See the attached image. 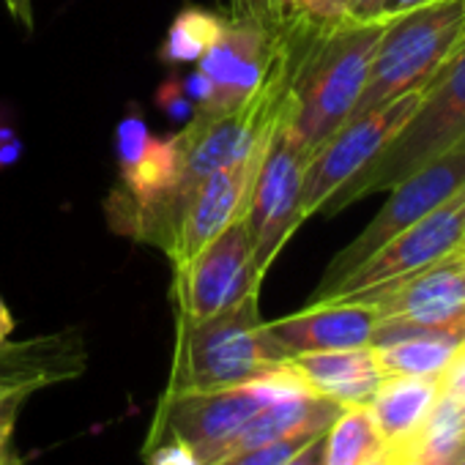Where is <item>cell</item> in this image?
I'll return each mask as SVG.
<instances>
[{"label": "cell", "mask_w": 465, "mask_h": 465, "mask_svg": "<svg viewBox=\"0 0 465 465\" xmlns=\"http://www.w3.org/2000/svg\"><path fill=\"white\" fill-rule=\"evenodd\" d=\"M389 20L312 28L299 53L288 132L312 156L353 113Z\"/></svg>", "instance_id": "6da1fadb"}, {"label": "cell", "mask_w": 465, "mask_h": 465, "mask_svg": "<svg viewBox=\"0 0 465 465\" xmlns=\"http://www.w3.org/2000/svg\"><path fill=\"white\" fill-rule=\"evenodd\" d=\"M258 299L261 293L247 296L203 321L175 318V348L164 394L252 383L291 361L272 340Z\"/></svg>", "instance_id": "7a4b0ae2"}, {"label": "cell", "mask_w": 465, "mask_h": 465, "mask_svg": "<svg viewBox=\"0 0 465 465\" xmlns=\"http://www.w3.org/2000/svg\"><path fill=\"white\" fill-rule=\"evenodd\" d=\"M465 134V39L446 61V66L424 85L421 104L402 126V132L381 151V156L361 170L348 186H342L321 213H337L345 205L389 192L416 167L446 151Z\"/></svg>", "instance_id": "3957f363"}, {"label": "cell", "mask_w": 465, "mask_h": 465, "mask_svg": "<svg viewBox=\"0 0 465 465\" xmlns=\"http://www.w3.org/2000/svg\"><path fill=\"white\" fill-rule=\"evenodd\" d=\"M465 39V0H435L391 17L351 118L424 88ZM348 118V121H351Z\"/></svg>", "instance_id": "277c9868"}, {"label": "cell", "mask_w": 465, "mask_h": 465, "mask_svg": "<svg viewBox=\"0 0 465 465\" xmlns=\"http://www.w3.org/2000/svg\"><path fill=\"white\" fill-rule=\"evenodd\" d=\"M296 394H315V391L291 367V361L252 383L213 389V391L162 394L145 443H156L162 438H178L197 454L203 465H213L250 416H255L263 405L274 400H285Z\"/></svg>", "instance_id": "5b68a950"}, {"label": "cell", "mask_w": 465, "mask_h": 465, "mask_svg": "<svg viewBox=\"0 0 465 465\" xmlns=\"http://www.w3.org/2000/svg\"><path fill=\"white\" fill-rule=\"evenodd\" d=\"M462 186H465V134L389 189V200L383 203V208L370 219V224L345 250H340L331 258L310 302L326 299L340 280H345L359 263H364L372 252H378L391 236H397L400 230H405L416 219L427 216L432 208L446 203Z\"/></svg>", "instance_id": "8992f818"}, {"label": "cell", "mask_w": 465, "mask_h": 465, "mask_svg": "<svg viewBox=\"0 0 465 465\" xmlns=\"http://www.w3.org/2000/svg\"><path fill=\"white\" fill-rule=\"evenodd\" d=\"M285 118L277 124V129L266 143L242 216L252 239L255 266L261 269V274L272 269L277 255L302 227V222H307L302 213V189H304L310 153L293 140Z\"/></svg>", "instance_id": "52a82bcc"}, {"label": "cell", "mask_w": 465, "mask_h": 465, "mask_svg": "<svg viewBox=\"0 0 465 465\" xmlns=\"http://www.w3.org/2000/svg\"><path fill=\"white\" fill-rule=\"evenodd\" d=\"M266 274L255 266V250L244 219L232 222L200 252L173 266V307L181 321H203L247 296L261 293Z\"/></svg>", "instance_id": "ba28073f"}, {"label": "cell", "mask_w": 465, "mask_h": 465, "mask_svg": "<svg viewBox=\"0 0 465 465\" xmlns=\"http://www.w3.org/2000/svg\"><path fill=\"white\" fill-rule=\"evenodd\" d=\"M424 88L411 91L383 107H375L364 115L345 121L307 162L304 189H302V213L310 219L321 213L323 205L348 186L361 170H367L381 151L402 132L416 107L421 104Z\"/></svg>", "instance_id": "9c48e42d"}, {"label": "cell", "mask_w": 465, "mask_h": 465, "mask_svg": "<svg viewBox=\"0 0 465 465\" xmlns=\"http://www.w3.org/2000/svg\"><path fill=\"white\" fill-rule=\"evenodd\" d=\"M462 236H465V186L457 194H451L446 203L432 208L427 216L416 219L413 224L400 230L397 236H391L378 252H372L345 280H340L321 302L351 299L356 293L405 280L438 263L440 258L451 255L454 250H460Z\"/></svg>", "instance_id": "30bf717a"}, {"label": "cell", "mask_w": 465, "mask_h": 465, "mask_svg": "<svg viewBox=\"0 0 465 465\" xmlns=\"http://www.w3.org/2000/svg\"><path fill=\"white\" fill-rule=\"evenodd\" d=\"M277 50V23L263 25L224 17L222 36L197 64V69L213 85V102L203 110H230L242 104L266 77Z\"/></svg>", "instance_id": "8fae6325"}, {"label": "cell", "mask_w": 465, "mask_h": 465, "mask_svg": "<svg viewBox=\"0 0 465 465\" xmlns=\"http://www.w3.org/2000/svg\"><path fill=\"white\" fill-rule=\"evenodd\" d=\"M261 159L263 153L242 164L213 170L189 189L178 213L173 247L167 252L173 266L200 252L222 230H227L232 222H239L244 216L247 197H250L252 178L258 173Z\"/></svg>", "instance_id": "7c38bea8"}, {"label": "cell", "mask_w": 465, "mask_h": 465, "mask_svg": "<svg viewBox=\"0 0 465 465\" xmlns=\"http://www.w3.org/2000/svg\"><path fill=\"white\" fill-rule=\"evenodd\" d=\"M337 302H361L370 304L378 321H413V323H438L465 312V250H454L438 263L381 285L351 299Z\"/></svg>", "instance_id": "4fadbf2b"}, {"label": "cell", "mask_w": 465, "mask_h": 465, "mask_svg": "<svg viewBox=\"0 0 465 465\" xmlns=\"http://www.w3.org/2000/svg\"><path fill=\"white\" fill-rule=\"evenodd\" d=\"M378 315L361 302H315L302 312L266 321L272 340L288 359L318 351L361 348L372 342Z\"/></svg>", "instance_id": "5bb4252c"}, {"label": "cell", "mask_w": 465, "mask_h": 465, "mask_svg": "<svg viewBox=\"0 0 465 465\" xmlns=\"http://www.w3.org/2000/svg\"><path fill=\"white\" fill-rule=\"evenodd\" d=\"M85 367L88 345L77 329L31 337L25 342H6L0 348V386H31L45 391L80 378Z\"/></svg>", "instance_id": "9a60e30c"}, {"label": "cell", "mask_w": 465, "mask_h": 465, "mask_svg": "<svg viewBox=\"0 0 465 465\" xmlns=\"http://www.w3.org/2000/svg\"><path fill=\"white\" fill-rule=\"evenodd\" d=\"M440 397L438 375H386L367 402L372 421L394 460L408 457Z\"/></svg>", "instance_id": "2e32d148"}, {"label": "cell", "mask_w": 465, "mask_h": 465, "mask_svg": "<svg viewBox=\"0 0 465 465\" xmlns=\"http://www.w3.org/2000/svg\"><path fill=\"white\" fill-rule=\"evenodd\" d=\"M291 367L304 378V383L337 405H367L383 381L372 345L318 351L291 359Z\"/></svg>", "instance_id": "e0dca14e"}, {"label": "cell", "mask_w": 465, "mask_h": 465, "mask_svg": "<svg viewBox=\"0 0 465 465\" xmlns=\"http://www.w3.org/2000/svg\"><path fill=\"white\" fill-rule=\"evenodd\" d=\"M383 438L367 405H345L326 430L323 465H364L381 454Z\"/></svg>", "instance_id": "ac0fdd59"}, {"label": "cell", "mask_w": 465, "mask_h": 465, "mask_svg": "<svg viewBox=\"0 0 465 465\" xmlns=\"http://www.w3.org/2000/svg\"><path fill=\"white\" fill-rule=\"evenodd\" d=\"M465 454V416L462 402L440 394L419 440L402 460L416 465H454Z\"/></svg>", "instance_id": "d6986e66"}, {"label": "cell", "mask_w": 465, "mask_h": 465, "mask_svg": "<svg viewBox=\"0 0 465 465\" xmlns=\"http://www.w3.org/2000/svg\"><path fill=\"white\" fill-rule=\"evenodd\" d=\"M222 28H224V17L216 12L197 9V6L178 12L159 47V61L167 66H189V64L197 66L200 58L222 36Z\"/></svg>", "instance_id": "ffe728a7"}, {"label": "cell", "mask_w": 465, "mask_h": 465, "mask_svg": "<svg viewBox=\"0 0 465 465\" xmlns=\"http://www.w3.org/2000/svg\"><path fill=\"white\" fill-rule=\"evenodd\" d=\"M460 342L443 337H402L386 345H372L378 367L386 375H440Z\"/></svg>", "instance_id": "44dd1931"}, {"label": "cell", "mask_w": 465, "mask_h": 465, "mask_svg": "<svg viewBox=\"0 0 465 465\" xmlns=\"http://www.w3.org/2000/svg\"><path fill=\"white\" fill-rule=\"evenodd\" d=\"M331 427V421H310L282 438H274L269 443L252 446V449H242L236 454H227L222 460H216L213 465H285L293 454H299L310 440H315L318 435H323Z\"/></svg>", "instance_id": "7402d4cb"}, {"label": "cell", "mask_w": 465, "mask_h": 465, "mask_svg": "<svg viewBox=\"0 0 465 465\" xmlns=\"http://www.w3.org/2000/svg\"><path fill=\"white\" fill-rule=\"evenodd\" d=\"M36 394L31 386H0V454L12 449V435L25 402Z\"/></svg>", "instance_id": "603a6c76"}, {"label": "cell", "mask_w": 465, "mask_h": 465, "mask_svg": "<svg viewBox=\"0 0 465 465\" xmlns=\"http://www.w3.org/2000/svg\"><path fill=\"white\" fill-rule=\"evenodd\" d=\"M156 107L175 124L186 126L194 115H197V107L194 102L183 94L181 83H178V74L167 77L159 88H156Z\"/></svg>", "instance_id": "cb8c5ba5"}, {"label": "cell", "mask_w": 465, "mask_h": 465, "mask_svg": "<svg viewBox=\"0 0 465 465\" xmlns=\"http://www.w3.org/2000/svg\"><path fill=\"white\" fill-rule=\"evenodd\" d=\"M143 457L148 465H203L197 454L178 438H162L156 443H143Z\"/></svg>", "instance_id": "d4e9b609"}, {"label": "cell", "mask_w": 465, "mask_h": 465, "mask_svg": "<svg viewBox=\"0 0 465 465\" xmlns=\"http://www.w3.org/2000/svg\"><path fill=\"white\" fill-rule=\"evenodd\" d=\"M345 9H348V0H307L299 23L329 28V25H337L345 20Z\"/></svg>", "instance_id": "484cf974"}, {"label": "cell", "mask_w": 465, "mask_h": 465, "mask_svg": "<svg viewBox=\"0 0 465 465\" xmlns=\"http://www.w3.org/2000/svg\"><path fill=\"white\" fill-rule=\"evenodd\" d=\"M440 394L465 402V348H457V353L449 359V364L438 375Z\"/></svg>", "instance_id": "4316f807"}, {"label": "cell", "mask_w": 465, "mask_h": 465, "mask_svg": "<svg viewBox=\"0 0 465 465\" xmlns=\"http://www.w3.org/2000/svg\"><path fill=\"white\" fill-rule=\"evenodd\" d=\"M230 17L247 23H274V0H230Z\"/></svg>", "instance_id": "83f0119b"}, {"label": "cell", "mask_w": 465, "mask_h": 465, "mask_svg": "<svg viewBox=\"0 0 465 465\" xmlns=\"http://www.w3.org/2000/svg\"><path fill=\"white\" fill-rule=\"evenodd\" d=\"M178 83H181L183 94L194 102L197 110H203V107H208L213 102V85L200 69H194L189 74H178Z\"/></svg>", "instance_id": "f1b7e54d"}, {"label": "cell", "mask_w": 465, "mask_h": 465, "mask_svg": "<svg viewBox=\"0 0 465 465\" xmlns=\"http://www.w3.org/2000/svg\"><path fill=\"white\" fill-rule=\"evenodd\" d=\"M20 156H23V140L17 129H12L9 124H0V173L17 164Z\"/></svg>", "instance_id": "f546056e"}, {"label": "cell", "mask_w": 465, "mask_h": 465, "mask_svg": "<svg viewBox=\"0 0 465 465\" xmlns=\"http://www.w3.org/2000/svg\"><path fill=\"white\" fill-rule=\"evenodd\" d=\"M381 9H383V0H348L345 20L372 23V20H381Z\"/></svg>", "instance_id": "4dcf8cb0"}, {"label": "cell", "mask_w": 465, "mask_h": 465, "mask_svg": "<svg viewBox=\"0 0 465 465\" xmlns=\"http://www.w3.org/2000/svg\"><path fill=\"white\" fill-rule=\"evenodd\" d=\"M323 449H326V432L310 440L299 454H293L285 465H323Z\"/></svg>", "instance_id": "1f68e13d"}, {"label": "cell", "mask_w": 465, "mask_h": 465, "mask_svg": "<svg viewBox=\"0 0 465 465\" xmlns=\"http://www.w3.org/2000/svg\"><path fill=\"white\" fill-rule=\"evenodd\" d=\"M430 4H435V0H383L381 20H391V17L408 15V12L421 9V6H430Z\"/></svg>", "instance_id": "d6a6232c"}, {"label": "cell", "mask_w": 465, "mask_h": 465, "mask_svg": "<svg viewBox=\"0 0 465 465\" xmlns=\"http://www.w3.org/2000/svg\"><path fill=\"white\" fill-rule=\"evenodd\" d=\"M4 4L17 23H23L25 28H34V4L31 0H4Z\"/></svg>", "instance_id": "836d02e7"}, {"label": "cell", "mask_w": 465, "mask_h": 465, "mask_svg": "<svg viewBox=\"0 0 465 465\" xmlns=\"http://www.w3.org/2000/svg\"><path fill=\"white\" fill-rule=\"evenodd\" d=\"M15 315L9 310V304L4 302V296H0V348H4L6 342H12V334H15Z\"/></svg>", "instance_id": "e575fe53"}, {"label": "cell", "mask_w": 465, "mask_h": 465, "mask_svg": "<svg viewBox=\"0 0 465 465\" xmlns=\"http://www.w3.org/2000/svg\"><path fill=\"white\" fill-rule=\"evenodd\" d=\"M364 465H397V460H394V457H391V454L383 449L381 454H375V457H372V460H367Z\"/></svg>", "instance_id": "d590c367"}, {"label": "cell", "mask_w": 465, "mask_h": 465, "mask_svg": "<svg viewBox=\"0 0 465 465\" xmlns=\"http://www.w3.org/2000/svg\"><path fill=\"white\" fill-rule=\"evenodd\" d=\"M0 465H23V460L15 454V449H9L6 454H0Z\"/></svg>", "instance_id": "8d00e7d4"}, {"label": "cell", "mask_w": 465, "mask_h": 465, "mask_svg": "<svg viewBox=\"0 0 465 465\" xmlns=\"http://www.w3.org/2000/svg\"><path fill=\"white\" fill-rule=\"evenodd\" d=\"M454 465H465V454H462V457H460V460H457Z\"/></svg>", "instance_id": "74e56055"}, {"label": "cell", "mask_w": 465, "mask_h": 465, "mask_svg": "<svg viewBox=\"0 0 465 465\" xmlns=\"http://www.w3.org/2000/svg\"><path fill=\"white\" fill-rule=\"evenodd\" d=\"M460 247H462V250H465V236H462V244H460Z\"/></svg>", "instance_id": "f35d334b"}, {"label": "cell", "mask_w": 465, "mask_h": 465, "mask_svg": "<svg viewBox=\"0 0 465 465\" xmlns=\"http://www.w3.org/2000/svg\"><path fill=\"white\" fill-rule=\"evenodd\" d=\"M462 416H465V402H462Z\"/></svg>", "instance_id": "ab89813d"}, {"label": "cell", "mask_w": 465, "mask_h": 465, "mask_svg": "<svg viewBox=\"0 0 465 465\" xmlns=\"http://www.w3.org/2000/svg\"><path fill=\"white\" fill-rule=\"evenodd\" d=\"M460 348H465V342H462V345H460Z\"/></svg>", "instance_id": "60d3db41"}]
</instances>
